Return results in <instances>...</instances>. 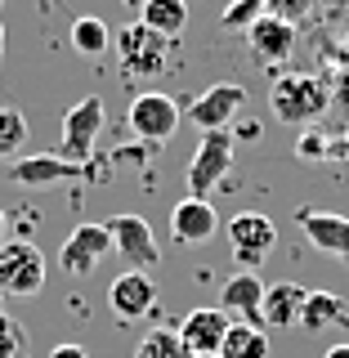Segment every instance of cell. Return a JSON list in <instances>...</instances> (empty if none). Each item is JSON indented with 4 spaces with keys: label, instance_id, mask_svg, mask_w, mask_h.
Instances as JSON below:
<instances>
[{
    "label": "cell",
    "instance_id": "1",
    "mask_svg": "<svg viewBox=\"0 0 349 358\" xmlns=\"http://www.w3.org/2000/svg\"><path fill=\"white\" fill-rule=\"evenodd\" d=\"M112 45H117V63L126 81H157V76H166V67L175 59V41L157 36L139 18L126 22L121 31H112Z\"/></svg>",
    "mask_w": 349,
    "mask_h": 358
},
{
    "label": "cell",
    "instance_id": "2",
    "mask_svg": "<svg viewBox=\"0 0 349 358\" xmlns=\"http://www.w3.org/2000/svg\"><path fill=\"white\" fill-rule=\"evenodd\" d=\"M233 171V134L229 130H206L197 143V152L188 157V171H184V184H188V197H206L229 179Z\"/></svg>",
    "mask_w": 349,
    "mask_h": 358
},
{
    "label": "cell",
    "instance_id": "3",
    "mask_svg": "<svg viewBox=\"0 0 349 358\" xmlns=\"http://www.w3.org/2000/svg\"><path fill=\"white\" fill-rule=\"evenodd\" d=\"M179 121H184V112L171 94H162V90H143V94L130 99V112H126V126L134 139H143L148 148H162V143L175 139Z\"/></svg>",
    "mask_w": 349,
    "mask_h": 358
},
{
    "label": "cell",
    "instance_id": "4",
    "mask_svg": "<svg viewBox=\"0 0 349 358\" xmlns=\"http://www.w3.org/2000/svg\"><path fill=\"white\" fill-rule=\"evenodd\" d=\"M99 134H104V99L85 94L63 112V130H59V157L63 162L85 166L99 148Z\"/></svg>",
    "mask_w": 349,
    "mask_h": 358
},
{
    "label": "cell",
    "instance_id": "5",
    "mask_svg": "<svg viewBox=\"0 0 349 358\" xmlns=\"http://www.w3.org/2000/svg\"><path fill=\"white\" fill-rule=\"evenodd\" d=\"M322 112H327V81L318 76H278L273 81V117L283 126H305Z\"/></svg>",
    "mask_w": 349,
    "mask_h": 358
},
{
    "label": "cell",
    "instance_id": "6",
    "mask_svg": "<svg viewBox=\"0 0 349 358\" xmlns=\"http://www.w3.org/2000/svg\"><path fill=\"white\" fill-rule=\"evenodd\" d=\"M45 287V255L41 246H31L27 238H14L0 246V296H41Z\"/></svg>",
    "mask_w": 349,
    "mask_h": 358
},
{
    "label": "cell",
    "instance_id": "7",
    "mask_svg": "<svg viewBox=\"0 0 349 358\" xmlns=\"http://www.w3.org/2000/svg\"><path fill=\"white\" fill-rule=\"evenodd\" d=\"M108 251H112L108 224H76V229L63 238V246H59V268L67 278H90L99 264H104Z\"/></svg>",
    "mask_w": 349,
    "mask_h": 358
},
{
    "label": "cell",
    "instance_id": "8",
    "mask_svg": "<svg viewBox=\"0 0 349 358\" xmlns=\"http://www.w3.org/2000/svg\"><path fill=\"white\" fill-rule=\"evenodd\" d=\"M108 233H112V251L126 260V268H139V273H148V268L162 260V251H157V238H152V224L143 220V215H134V210H126V215H112Z\"/></svg>",
    "mask_w": 349,
    "mask_h": 358
},
{
    "label": "cell",
    "instance_id": "9",
    "mask_svg": "<svg viewBox=\"0 0 349 358\" xmlns=\"http://www.w3.org/2000/svg\"><path fill=\"white\" fill-rule=\"evenodd\" d=\"M229 246H233V255H238L246 268L264 264L269 255H273V246H278L273 220L260 215V210H238V215L229 220Z\"/></svg>",
    "mask_w": 349,
    "mask_h": 358
},
{
    "label": "cell",
    "instance_id": "10",
    "mask_svg": "<svg viewBox=\"0 0 349 358\" xmlns=\"http://www.w3.org/2000/svg\"><path fill=\"white\" fill-rule=\"evenodd\" d=\"M242 108H246V90L238 81H220V85H211L206 94L193 99L188 117H193V126L206 134V130H229L233 121L242 117Z\"/></svg>",
    "mask_w": 349,
    "mask_h": 358
},
{
    "label": "cell",
    "instance_id": "11",
    "mask_svg": "<svg viewBox=\"0 0 349 358\" xmlns=\"http://www.w3.org/2000/svg\"><path fill=\"white\" fill-rule=\"evenodd\" d=\"M108 309L117 313L121 322L148 318V313L157 309V287H152V278L139 273V268H121V273L108 282Z\"/></svg>",
    "mask_w": 349,
    "mask_h": 358
},
{
    "label": "cell",
    "instance_id": "12",
    "mask_svg": "<svg viewBox=\"0 0 349 358\" xmlns=\"http://www.w3.org/2000/svg\"><path fill=\"white\" fill-rule=\"evenodd\" d=\"M229 327H233V318L220 305H211V309H188L175 331H179V341H184L188 358H211V354H220Z\"/></svg>",
    "mask_w": 349,
    "mask_h": 358
},
{
    "label": "cell",
    "instance_id": "13",
    "mask_svg": "<svg viewBox=\"0 0 349 358\" xmlns=\"http://www.w3.org/2000/svg\"><path fill=\"white\" fill-rule=\"evenodd\" d=\"M300 233L318 246L322 255L349 264V215H336V210H318V206H300L296 210Z\"/></svg>",
    "mask_w": 349,
    "mask_h": 358
},
{
    "label": "cell",
    "instance_id": "14",
    "mask_svg": "<svg viewBox=\"0 0 349 358\" xmlns=\"http://www.w3.org/2000/svg\"><path fill=\"white\" fill-rule=\"evenodd\" d=\"M9 179H18L22 188H54V184H67V179H85V166L63 162L59 152H41V157L9 162Z\"/></svg>",
    "mask_w": 349,
    "mask_h": 358
},
{
    "label": "cell",
    "instance_id": "15",
    "mask_svg": "<svg viewBox=\"0 0 349 358\" xmlns=\"http://www.w3.org/2000/svg\"><path fill=\"white\" fill-rule=\"evenodd\" d=\"M264 278L260 273H251V268H246V273H233L229 282L220 287V309L229 313H238L242 322H251V327H260L264 322Z\"/></svg>",
    "mask_w": 349,
    "mask_h": 358
},
{
    "label": "cell",
    "instance_id": "16",
    "mask_svg": "<svg viewBox=\"0 0 349 358\" xmlns=\"http://www.w3.org/2000/svg\"><path fill=\"white\" fill-rule=\"evenodd\" d=\"M246 50L255 54V63L278 67V63H287L291 54H296V27L283 22V18H273V14H264L251 31H246Z\"/></svg>",
    "mask_w": 349,
    "mask_h": 358
},
{
    "label": "cell",
    "instance_id": "17",
    "mask_svg": "<svg viewBox=\"0 0 349 358\" xmlns=\"http://www.w3.org/2000/svg\"><path fill=\"white\" fill-rule=\"evenodd\" d=\"M215 229H220V210L211 206L206 197H184L171 210V238L184 242V246L211 242V238H215Z\"/></svg>",
    "mask_w": 349,
    "mask_h": 358
},
{
    "label": "cell",
    "instance_id": "18",
    "mask_svg": "<svg viewBox=\"0 0 349 358\" xmlns=\"http://www.w3.org/2000/svg\"><path fill=\"white\" fill-rule=\"evenodd\" d=\"M305 287L296 282H269L264 287V322L269 327H300V313H305Z\"/></svg>",
    "mask_w": 349,
    "mask_h": 358
},
{
    "label": "cell",
    "instance_id": "19",
    "mask_svg": "<svg viewBox=\"0 0 349 358\" xmlns=\"http://www.w3.org/2000/svg\"><path fill=\"white\" fill-rule=\"evenodd\" d=\"M139 22H143V27H152L157 36L175 41L179 31L188 27V0H143Z\"/></svg>",
    "mask_w": 349,
    "mask_h": 358
},
{
    "label": "cell",
    "instance_id": "20",
    "mask_svg": "<svg viewBox=\"0 0 349 358\" xmlns=\"http://www.w3.org/2000/svg\"><path fill=\"white\" fill-rule=\"evenodd\" d=\"M345 318V300L336 291H309L305 296V313H300V327L305 331H327Z\"/></svg>",
    "mask_w": 349,
    "mask_h": 358
},
{
    "label": "cell",
    "instance_id": "21",
    "mask_svg": "<svg viewBox=\"0 0 349 358\" xmlns=\"http://www.w3.org/2000/svg\"><path fill=\"white\" fill-rule=\"evenodd\" d=\"M220 358H269V331L251 322H233L220 345Z\"/></svg>",
    "mask_w": 349,
    "mask_h": 358
},
{
    "label": "cell",
    "instance_id": "22",
    "mask_svg": "<svg viewBox=\"0 0 349 358\" xmlns=\"http://www.w3.org/2000/svg\"><path fill=\"white\" fill-rule=\"evenodd\" d=\"M72 50H76V54H85V59H99V54H108V50H112V31H108V22H104V18H94V14L76 18V22H72Z\"/></svg>",
    "mask_w": 349,
    "mask_h": 358
},
{
    "label": "cell",
    "instance_id": "23",
    "mask_svg": "<svg viewBox=\"0 0 349 358\" xmlns=\"http://www.w3.org/2000/svg\"><path fill=\"white\" fill-rule=\"evenodd\" d=\"M134 358H188V350H184V341H179L175 327H152L134 345Z\"/></svg>",
    "mask_w": 349,
    "mask_h": 358
},
{
    "label": "cell",
    "instance_id": "24",
    "mask_svg": "<svg viewBox=\"0 0 349 358\" xmlns=\"http://www.w3.org/2000/svg\"><path fill=\"white\" fill-rule=\"evenodd\" d=\"M27 143V117L18 108H0V162H18Z\"/></svg>",
    "mask_w": 349,
    "mask_h": 358
},
{
    "label": "cell",
    "instance_id": "25",
    "mask_svg": "<svg viewBox=\"0 0 349 358\" xmlns=\"http://www.w3.org/2000/svg\"><path fill=\"white\" fill-rule=\"evenodd\" d=\"M264 14H269L264 0H233V5H224L220 22H224V27H233V31H251Z\"/></svg>",
    "mask_w": 349,
    "mask_h": 358
},
{
    "label": "cell",
    "instance_id": "26",
    "mask_svg": "<svg viewBox=\"0 0 349 358\" xmlns=\"http://www.w3.org/2000/svg\"><path fill=\"white\" fill-rule=\"evenodd\" d=\"M0 358H27V341H22V327L0 309Z\"/></svg>",
    "mask_w": 349,
    "mask_h": 358
},
{
    "label": "cell",
    "instance_id": "27",
    "mask_svg": "<svg viewBox=\"0 0 349 358\" xmlns=\"http://www.w3.org/2000/svg\"><path fill=\"white\" fill-rule=\"evenodd\" d=\"M264 9H269L273 18H283V22H291V27H296V22L313 9V0H264Z\"/></svg>",
    "mask_w": 349,
    "mask_h": 358
},
{
    "label": "cell",
    "instance_id": "28",
    "mask_svg": "<svg viewBox=\"0 0 349 358\" xmlns=\"http://www.w3.org/2000/svg\"><path fill=\"white\" fill-rule=\"evenodd\" d=\"M45 358H90V354L81 350V345H54V350L45 354Z\"/></svg>",
    "mask_w": 349,
    "mask_h": 358
},
{
    "label": "cell",
    "instance_id": "29",
    "mask_svg": "<svg viewBox=\"0 0 349 358\" xmlns=\"http://www.w3.org/2000/svg\"><path fill=\"white\" fill-rule=\"evenodd\" d=\"M238 134H242V139H255V134H260V126H255V121H242Z\"/></svg>",
    "mask_w": 349,
    "mask_h": 358
},
{
    "label": "cell",
    "instance_id": "30",
    "mask_svg": "<svg viewBox=\"0 0 349 358\" xmlns=\"http://www.w3.org/2000/svg\"><path fill=\"white\" fill-rule=\"evenodd\" d=\"M322 358H349V345H332V350L322 354Z\"/></svg>",
    "mask_w": 349,
    "mask_h": 358
},
{
    "label": "cell",
    "instance_id": "31",
    "mask_svg": "<svg viewBox=\"0 0 349 358\" xmlns=\"http://www.w3.org/2000/svg\"><path fill=\"white\" fill-rule=\"evenodd\" d=\"M5 233H9V215L0 210V246H5Z\"/></svg>",
    "mask_w": 349,
    "mask_h": 358
},
{
    "label": "cell",
    "instance_id": "32",
    "mask_svg": "<svg viewBox=\"0 0 349 358\" xmlns=\"http://www.w3.org/2000/svg\"><path fill=\"white\" fill-rule=\"evenodd\" d=\"M121 5H130V9H143V0H121Z\"/></svg>",
    "mask_w": 349,
    "mask_h": 358
},
{
    "label": "cell",
    "instance_id": "33",
    "mask_svg": "<svg viewBox=\"0 0 349 358\" xmlns=\"http://www.w3.org/2000/svg\"><path fill=\"white\" fill-rule=\"evenodd\" d=\"M0 59H5V27H0Z\"/></svg>",
    "mask_w": 349,
    "mask_h": 358
},
{
    "label": "cell",
    "instance_id": "34",
    "mask_svg": "<svg viewBox=\"0 0 349 358\" xmlns=\"http://www.w3.org/2000/svg\"><path fill=\"white\" fill-rule=\"evenodd\" d=\"M0 305H5V296H0Z\"/></svg>",
    "mask_w": 349,
    "mask_h": 358
},
{
    "label": "cell",
    "instance_id": "35",
    "mask_svg": "<svg viewBox=\"0 0 349 358\" xmlns=\"http://www.w3.org/2000/svg\"><path fill=\"white\" fill-rule=\"evenodd\" d=\"M211 358H220V354H211Z\"/></svg>",
    "mask_w": 349,
    "mask_h": 358
}]
</instances>
